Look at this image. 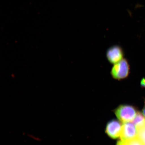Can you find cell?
<instances>
[{"label": "cell", "mask_w": 145, "mask_h": 145, "mask_svg": "<svg viewBox=\"0 0 145 145\" xmlns=\"http://www.w3.org/2000/svg\"><path fill=\"white\" fill-rule=\"evenodd\" d=\"M137 113L133 106L129 105H121L114 110L118 119L123 123L132 121Z\"/></svg>", "instance_id": "cell-1"}, {"label": "cell", "mask_w": 145, "mask_h": 145, "mask_svg": "<svg viewBox=\"0 0 145 145\" xmlns=\"http://www.w3.org/2000/svg\"><path fill=\"white\" fill-rule=\"evenodd\" d=\"M130 67L128 61L126 59L114 64L110 71L112 77L118 80H121L126 78L130 73Z\"/></svg>", "instance_id": "cell-2"}, {"label": "cell", "mask_w": 145, "mask_h": 145, "mask_svg": "<svg viewBox=\"0 0 145 145\" xmlns=\"http://www.w3.org/2000/svg\"><path fill=\"white\" fill-rule=\"evenodd\" d=\"M124 53L123 49L118 45L110 47L107 51L106 57L112 64H115L124 59Z\"/></svg>", "instance_id": "cell-3"}, {"label": "cell", "mask_w": 145, "mask_h": 145, "mask_svg": "<svg viewBox=\"0 0 145 145\" xmlns=\"http://www.w3.org/2000/svg\"><path fill=\"white\" fill-rule=\"evenodd\" d=\"M122 126L119 121L112 120L107 124L105 132L111 138L117 139L120 137Z\"/></svg>", "instance_id": "cell-4"}, {"label": "cell", "mask_w": 145, "mask_h": 145, "mask_svg": "<svg viewBox=\"0 0 145 145\" xmlns=\"http://www.w3.org/2000/svg\"><path fill=\"white\" fill-rule=\"evenodd\" d=\"M137 137V127L133 123H124L122 125L120 138L121 140H126Z\"/></svg>", "instance_id": "cell-5"}, {"label": "cell", "mask_w": 145, "mask_h": 145, "mask_svg": "<svg viewBox=\"0 0 145 145\" xmlns=\"http://www.w3.org/2000/svg\"><path fill=\"white\" fill-rule=\"evenodd\" d=\"M116 145H145L137 137L126 140L119 141Z\"/></svg>", "instance_id": "cell-6"}, {"label": "cell", "mask_w": 145, "mask_h": 145, "mask_svg": "<svg viewBox=\"0 0 145 145\" xmlns=\"http://www.w3.org/2000/svg\"><path fill=\"white\" fill-rule=\"evenodd\" d=\"M132 121V123L137 127L145 123V118L142 114H141L140 112H137L135 117Z\"/></svg>", "instance_id": "cell-7"}, {"label": "cell", "mask_w": 145, "mask_h": 145, "mask_svg": "<svg viewBox=\"0 0 145 145\" xmlns=\"http://www.w3.org/2000/svg\"><path fill=\"white\" fill-rule=\"evenodd\" d=\"M137 137L145 144V123L137 127Z\"/></svg>", "instance_id": "cell-8"}, {"label": "cell", "mask_w": 145, "mask_h": 145, "mask_svg": "<svg viewBox=\"0 0 145 145\" xmlns=\"http://www.w3.org/2000/svg\"><path fill=\"white\" fill-rule=\"evenodd\" d=\"M29 137L30 138H31L32 139H33L34 140L36 141H40L41 140V139L40 138L36 137L35 136H34L31 135H29Z\"/></svg>", "instance_id": "cell-9"}, {"label": "cell", "mask_w": 145, "mask_h": 145, "mask_svg": "<svg viewBox=\"0 0 145 145\" xmlns=\"http://www.w3.org/2000/svg\"><path fill=\"white\" fill-rule=\"evenodd\" d=\"M140 86L142 88H145V78H143L140 82Z\"/></svg>", "instance_id": "cell-10"}, {"label": "cell", "mask_w": 145, "mask_h": 145, "mask_svg": "<svg viewBox=\"0 0 145 145\" xmlns=\"http://www.w3.org/2000/svg\"><path fill=\"white\" fill-rule=\"evenodd\" d=\"M142 114L144 116V117L145 118V105H144V108H143V109H142Z\"/></svg>", "instance_id": "cell-11"}]
</instances>
